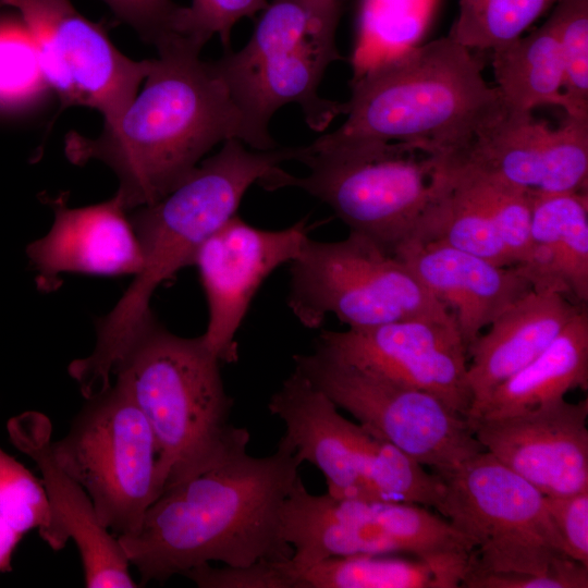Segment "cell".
Returning a JSON list of instances; mask_svg holds the SVG:
<instances>
[{
  "label": "cell",
  "mask_w": 588,
  "mask_h": 588,
  "mask_svg": "<svg viewBox=\"0 0 588 588\" xmlns=\"http://www.w3.org/2000/svg\"><path fill=\"white\" fill-rule=\"evenodd\" d=\"M200 50L184 38L159 48L142 91L114 123L103 125L97 137H65L73 163L99 160L115 173L114 195L126 210L166 196L221 142L278 148L253 130L215 62L201 60Z\"/></svg>",
  "instance_id": "6da1fadb"
},
{
  "label": "cell",
  "mask_w": 588,
  "mask_h": 588,
  "mask_svg": "<svg viewBox=\"0 0 588 588\" xmlns=\"http://www.w3.org/2000/svg\"><path fill=\"white\" fill-rule=\"evenodd\" d=\"M301 465L281 438L268 456L243 452L163 490L138 531L118 537L140 583H164L212 561L246 567L291 559L281 516Z\"/></svg>",
  "instance_id": "7a4b0ae2"
},
{
  "label": "cell",
  "mask_w": 588,
  "mask_h": 588,
  "mask_svg": "<svg viewBox=\"0 0 588 588\" xmlns=\"http://www.w3.org/2000/svg\"><path fill=\"white\" fill-rule=\"evenodd\" d=\"M482 68L449 36L380 61L356 76L344 123L305 147L321 152L403 143L457 158L507 113Z\"/></svg>",
  "instance_id": "3957f363"
},
{
  "label": "cell",
  "mask_w": 588,
  "mask_h": 588,
  "mask_svg": "<svg viewBox=\"0 0 588 588\" xmlns=\"http://www.w3.org/2000/svg\"><path fill=\"white\" fill-rule=\"evenodd\" d=\"M220 363L203 335H176L155 319L114 370L155 436L161 493L246 452L249 433L230 421Z\"/></svg>",
  "instance_id": "277c9868"
},
{
  "label": "cell",
  "mask_w": 588,
  "mask_h": 588,
  "mask_svg": "<svg viewBox=\"0 0 588 588\" xmlns=\"http://www.w3.org/2000/svg\"><path fill=\"white\" fill-rule=\"evenodd\" d=\"M299 147L249 150L235 138L204 160L170 193L136 208L130 216L143 255L142 270L106 315L109 327L122 335L137 333L154 316L149 306L157 287L180 270L193 266L199 247L236 216L254 183L298 160Z\"/></svg>",
  "instance_id": "5b68a950"
},
{
  "label": "cell",
  "mask_w": 588,
  "mask_h": 588,
  "mask_svg": "<svg viewBox=\"0 0 588 588\" xmlns=\"http://www.w3.org/2000/svg\"><path fill=\"white\" fill-rule=\"evenodd\" d=\"M444 483L436 509L469 541L466 574L555 575L574 588L588 587V566L565 552L546 495L482 451L437 474ZM465 576V577H466Z\"/></svg>",
  "instance_id": "8992f818"
},
{
  "label": "cell",
  "mask_w": 588,
  "mask_h": 588,
  "mask_svg": "<svg viewBox=\"0 0 588 588\" xmlns=\"http://www.w3.org/2000/svg\"><path fill=\"white\" fill-rule=\"evenodd\" d=\"M283 421L282 438L302 462L324 476L338 499L405 502L437 507L442 479L393 444L339 413L335 404L296 369L270 397Z\"/></svg>",
  "instance_id": "52a82bcc"
},
{
  "label": "cell",
  "mask_w": 588,
  "mask_h": 588,
  "mask_svg": "<svg viewBox=\"0 0 588 588\" xmlns=\"http://www.w3.org/2000/svg\"><path fill=\"white\" fill-rule=\"evenodd\" d=\"M336 28L301 0H270L247 44L213 61L247 122L270 146L278 147L269 121L285 105L296 103L317 132L345 113V102L318 91L327 68L341 58Z\"/></svg>",
  "instance_id": "ba28073f"
},
{
  "label": "cell",
  "mask_w": 588,
  "mask_h": 588,
  "mask_svg": "<svg viewBox=\"0 0 588 588\" xmlns=\"http://www.w3.org/2000/svg\"><path fill=\"white\" fill-rule=\"evenodd\" d=\"M309 172L281 168L260 182L266 189L297 187L326 204L350 229L392 254L413 236L439 187V160L403 143L308 152Z\"/></svg>",
  "instance_id": "9c48e42d"
},
{
  "label": "cell",
  "mask_w": 588,
  "mask_h": 588,
  "mask_svg": "<svg viewBox=\"0 0 588 588\" xmlns=\"http://www.w3.org/2000/svg\"><path fill=\"white\" fill-rule=\"evenodd\" d=\"M289 265L286 303L309 329L320 328L328 315L351 329L454 318L402 260L358 232L333 242L308 236Z\"/></svg>",
  "instance_id": "30bf717a"
},
{
  "label": "cell",
  "mask_w": 588,
  "mask_h": 588,
  "mask_svg": "<svg viewBox=\"0 0 588 588\" xmlns=\"http://www.w3.org/2000/svg\"><path fill=\"white\" fill-rule=\"evenodd\" d=\"M86 401L68 433L52 442L54 456L109 531L134 535L161 493L155 436L118 382Z\"/></svg>",
  "instance_id": "8fae6325"
},
{
  "label": "cell",
  "mask_w": 588,
  "mask_h": 588,
  "mask_svg": "<svg viewBox=\"0 0 588 588\" xmlns=\"http://www.w3.org/2000/svg\"><path fill=\"white\" fill-rule=\"evenodd\" d=\"M338 408L433 473L449 471L485 451L467 419L436 395L341 362L314 347L293 356Z\"/></svg>",
  "instance_id": "7c38bea8"
},
{
  "label": "cell",
  "mask_w": 588,
  "mask_h": 588,
  "mask_svg": "<svg viewBox=\"0 0 588 588\" xmlns=\"http://www.w3.org/2000/svg\"><path fill=\"white\" fill-rule=\"evenodd\" d=\"M0 5L13 8L26 25L61 108L94 109L103 125L119 119L147 77L151 60L123 54L102 25L82 15L70 0H0Z\"/></svg>",
  "instance_id": "4fadbf2b"
},
{
  "label": "cell",
  "mask_w": 588,
  "mask_h": 588,
  "mask_svg": "<svg viewBox=\"0 0 588 588\" xmlns=\"http://www.w3.org/2000/svg\"><path fill=\"white\" fill-rule=\"evenodd\" d=\"M314 347L429 392L467 418L471 406L467 350L454 318H412L345 331L322 330Z\"/></svg>",
  "instance_id": "5bb4252c"
},
{
  "label": "cell",
  "mask_w": 588,
  "mask_h": 588,
  "mask_svg": "<svg viewBox=\"0 0 588 588\" xmlns=\"http://www.w3.org/2000/svg\"><path fill=\"white\" fill-rule=\"evenodd\" d=\"M308 218L280 230L256 228L234 216L197 250V268L208 306L203 335L221 363L238 358L236 333L264 281L299 254L309 236Z\"/></svg>",
  "instance_id": "9a60e30c"
},
{
  "label": "cell",
  "mask_w": 588,
  "mask_h": 588,
  "mask_svg": "<svg viewBox=\"0 0 588 588\" xmlns=\"http://www.w3.org/2000/svg\"><path fill=\"white\" fill-rule=\"evenodd\" d=\"M588 401L468 419L483 450L547 497L588 490Z\"/></svg>",
  "instance_id": "2e32d148"
},
{
  "label": "cell",
  "mask_w": 588,
  "mask_h": 588,
  "mask_svg": "<svg viewBox=\"0 0 588 588\" xmlns=\"http://www.w3.org/2000/svg\"><path fill=\"white\" fill-rule=\"evenodd\" d=\"M443 162L536 193L587 192L588 119L566 115L552 127L532 113H506L465 154Z\"/></svg>",
  "instance_id": "e0dca14e"
},
{
  "label": "cell",
  "mask_w": 588,
  "mask_h": 588,
  "mask_svg": "<svg viewBox=\"0 0 588 588\" xmlns=\"http://www.w3.org/2000/svg\"><path fill=\"white\" fill-rule=\"evenodd\" d=\"M12 444L37 465L53 515L60 550L73 540L88 588H134L130 562L118 540L99 520L83 487L57 461L50 419L26 411L9 419Z\"/></svg>",
  "instance_id": "ac0fdd59"
},
{
  "label": "cell",
  "mask_w": 588,
  "mask_h": 588,
  "mask_svg": "<svg viewBox=\"0 0 588 588\" xmlns=\"http://www.w3.org/2000/svg\"><path fill=\"white\" fill-rule=\"evenodd\" d=\"M50 201L54 212L51 229L26 247L39 290L56 289L64 272L119 277L142 270L139 242L117 195L76 208L69 207L64 197Z\"/></svg>",
  "instance_id": "d6986e66"
},
{
  "label": "cell",
  "mask_w": 588,
  "mask_h": 588,
  "mask_svg": "<svg viewBox=\"0 0 588 588\" xmlns=\"http://www.w3.org/2000/svg\"><path fill=\"white\" fill-rule=\"evenodd\" d=\"M393 255L453 314L467 347L531 289L516 266H498L439 242H406Z\"/></svg>",
  "instance_id": "ffe728a7"
},
{
  "label": "cell",
  "mask_w": 588,
  "mask_h": 588,
  "mask_svg": "<svg viewBox=\"0 0 588 588\" xmlns=\"http://www.w3.org/2000/svg\"><path fill=\"white\" fill-rule=\"evenodd\" d=\"M584 306L560 293L530 289L505 308L467 347L469 412L539 356Z\"/></svg>",
  "instance_id": "44dd1931"
},
{
  "label": "cell",
  "mask_w": 588,
  "mask_h": 588,
  "mask_svg": "<svg viewBox=\"0 0 588 588\" xmlns=\"http://www.w3.org/2000/svg\"><path fill=\"white\" fill-rule=\"evenodd\" d=\"M531 289L588 302L587 192H534L529 246L516 266Z\"/></svg>",
  "instance_id": "7402d4cb"
},
{
  "label": "cell",
  "mask_w": 588,
  "mask_h": 588,
  "mask_svg": "<svg viewBox=\"0 0 588 588\" xmlns=\"http://www.w3.org/2000/svg\"><path fill=\"white\" fill-rule=\"evenodd\" d=\"M577 388H588L587 305L539 356L498 385L466 419L524 412L565 399Z\"/></svg>",
  "instance_id": "603a6c76"
},
{
  "label": "cell",
  "mask_w": 588,
  "mask_h": 588,
  "mask_svg": "<svg viewBox=\"0 0 588 588\" xmlns=\"http://www.w3.org/2000/svg\"><path fill=\"white\" fill-rule=\"evenodd\" d=\"M497 88L509 114H530L539 106L564 107V69L549 17L525 36L492 50Z\"/></svg>",
  "instance_id": "cb8c5ba5"
},
{
  "label": "cell",
  "mask_w": 588,
  "mask_h": 588,
  "mask_svg": "<svg viewBox=\"0 0 588 588\" xmlns=\"http://www.w3.org/2000/svg\"><path fill=\"white\" fill-rule=\"evenodd\" d=\"M461 583L441 566L394 554L329 558L294 575V588H457Z\"/></svg>",
  "instance_id": "d4e9b609"
},
{
  "label": "cell",
  "mask_w": 588,
  "mask_h": 588,
  "mask_svg": "<svg viewBox=\"0 0 588 588\" xmlns=\"http://www.w3.org/2000/svg\"><path fill=\"white\" fill-rule=\"evenodd\" d=\"M559 0H458L448 36L467 49L493 50L518 38Z\"/></svg>",
  "instance_id": "484cf974"
},
{
  "label": "cell",
  "mask_w": 588,
  "mask_h": 588,
  "mask_svg": "<svg viewBox=\"0 0 588 588\" xmlns=\"http://www.w3.org/2000/svg\"><path fill=\"white\" fill-rule=\"evenodd\" d=\"M50 90L33 38L19 16L0 15V109H22Z\"/></svg>",
  "instance_id": "4316f807"
},
{
  "label": "cell",
  "mask_w": 588,
  "mask_h": 588,
  "mask_svg": "<svg viewBox=\"0 0 588 588\" xmlns=\"http://www.w3.org/2000/svg\"><path fill=\"white\" fill-rule=\"evenodd\" d=\"M437 3L438 0H362V45L385 47L383 60L418 46Z\"/></svg>",
  "instance_id": "83f0119b"
},
{
  "label": "cell",
  "mask_w": 588,
  "mask_h": 588,
  "mask_svg": "<svg viewBox=\"0 0 588 588\" xmlns=\"http://www.w3.org/2000/svg\"><path fill=\"white\" fill-rule=\"evenodd\" d=\"M0 517L21 535L37 529L60 550L53 515L41 479L0 449Z\"/></svg>",
  "instance_id": "f1b7e54d"
},
{
  "label": "cell",
  "mask_w": 588,
  "mask_h": 588,
  "mask_svg": "<svg viewBox=\"0 0 588 588\" xmlns=\"http://www.w3.org/2000/svg\"><path fill=\"white\" fill-rule=\"evenodd\" d=\"M549 17L564 69L563 110L588 119V0H559Z\"/></svg>",
  "instance_id": "f546056e"
},
{
  "label": "cell",
  "mask_w": 588,
  "mask_h": 588,
  "mask_svg": "<svg viewBox=\"0 0 588 588\" xmlns=\"http://www.w3.org/2000/svg\"><path fill=\"white\" fill-rule=\"evenodd\" d=\"M267 4L268 0H193L184 9L182 37L201 49L217 34L229 50L234 24L261 12Z\"/></svg>",
  "instance_id": "4dcf8cb0"
},
{
  "label": "cell",
  "mask_w": 588,
  "mask_h": 588,
  "mask_svg": "<svg viewBox=\"0 0 588 588\" xmlns=\"http://www.w3.org/2000/svg\"><path fill=\"white\" fill-rule=\"evenodd\" d=\"M140 38L159 48L183 38L181 24L185 7L172 0H102Z\"/></svg>",
  "instance_id": "1f68e13d"
},
{
  "label": "cell",
  "mask_w": 588,
  "mask_h": 588,
  "mask_svg": "<svg viewBox=\"0 0 588 588\" xmlns=\"http://www.w3.org/2000/svg\"><path fill=\"white\" fill-rule=\"evenodd\" d=\"M184 576L201 588H293L285 561H259L246 567L204 564Z\"/></svg>",
  "instance_id": "d6a6232c"
},
{
  "label": "cell",
  "mask_w": 588,
  "mask_h": 588,
  "mask_svg": "<svg viewBox=\"0 0 588 588\" xmlns=\"http://www.w3.org/2000/svg\"><path fill=\"white\" fill-rule=\"evenodd\" d=\"M549 515L573 560L588 566V490L547 497Z\"/></svg>",
  "instance_id": "836d02e7"
},
{
  "label": "cell",
  "mask_w": 588,
  "mask_h": 588,
  "mask_svg": "<svg viewBox=\"0 0 588 588\" xmlns=\"http://www.w3.org/2000/svg\"><path fill=\"white\" fill-rule=\"evenodd\" d=\"M464 588H574L572 583L555 575L527 573H485L467 575Z\"/></svg>",
  "instance_id": "e575fe53"
},
{
  "label": "cell",
  "mask_w": 588,
  "mask_h": 588,
  "mask_svg": "<svg viewBox=\"0 0 588 588\" xmlns=\"http://www.w3.org/2000/svg\"><path fill=\"white\" fill-rule=\"evenodd\" d=\"M23 535L15 531L0 517V573L11 571V561Z\"/></svg>",
  "instance_id": "d590c367"
},
{
  "label": "cell",
  "mask_w": 588,
  "mask_h": 588,
  "mask_svg": "<svg viewBox=\"0 0 588 588\" xmlns=\"http://www.w3.org/2000/svg\"><path fill=\"white\" fill-rule=\"evenodd\" d=\"M321 19L339 24L341 16L340 0H301Z\"/></svg>",
  "instance_id": "8d00e7d4"
}]
</instances>
